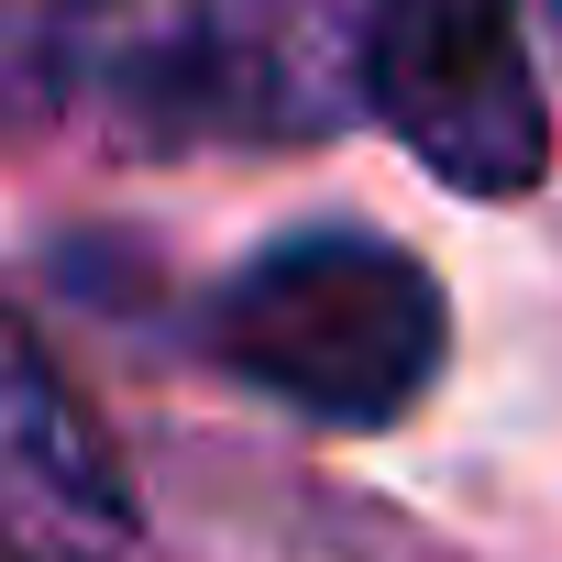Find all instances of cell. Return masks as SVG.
<instances>
[{
	"instance_id": "cell-1",
	"label": "cell",
	"mask_w": 562,
	"mask_h": 562,
	"mask_svg": "<svg viewBox=\"0 0 562 562\" xmlns=\"http://www.w3.org/2000/svg\"><path fill=\"white\" fill-rule=\"evenodd\" d=\"M331 0H0V122L111 144H321L353 100Z\"/></svg>"
},
{
	"instance_id": "cell-2",
	"label": "cell",
	"mask_w": 562,
	"mask_h": 562,
	"mask_svg": "<svg viewBox=\"0 0 562 562\" xmlns=\"http://www.w3.org/2000/svg\"><path fill=\"white\" fill-rule=\"evenodd\" d=\"M210 353L299 419L386 430L430 397L452 353V310L441 276L386 232H288L221 276Z\"/></svg>"
},
{
	"instance_id": "cell-3",
	"label": "cell",
	"mask_w": 562,
	"mask_h": 562,
	"mask_svg": "<svg viewBox=\"0 0 562 562\" xmlns=\"http://www.w3.org/2000/svg\"><path fill=\"white\" fill-rule=\"evenodd\" d=\"M364 100L463 199H529L551 166V100L518 34V0H375Z\"/></svg>"
},
{
	"instance_id": "cell-4",
	"label": "cell",
	"mask_w": 562,
	"mask_h": 562,
	"mask_svg": "<svg viewBox=\"0 0 562 562\" xmlns=\"http://www.w3.org/2000/svg\"><path fill=\"white\" fill-rule=\"evenodd\" d=\"M0 562H144V507L23 310H0Z\"/></svg>"
}]
</instances>
